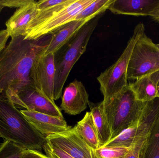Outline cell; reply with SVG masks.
Here are the masks:
<instances>
[{
  "mask_svg": "<svg viewBox=\"0 0 159 158\" xmlns=\"http://www.w3.org/2000/svg\"><path fill=\"white\" fill-rule=\"evenodd\" d=\"M50 39V34L36 40H26L24 36L11 38L0 53V97L10 99L34 87L30 79L32 67Z\"/></svg>",
  "mask_w": 159,
  "mask_h": 158,
  "instance_id": "cell-1",
  "label": "cell"
},
{
  "mask_svg": "<svg viewBox=\"0 0 159 158\" xmlns=\"http://www.w3.org/2000/svg\"><path fill=\"white\" fill-rule=\"evenodd\" d=\"M0 137L25 149L40 152L47 142L12 101L3 97H0Z\"/></svg>",
  "mask_w": 159,
  "mask_h": 158,
  "instance_id": "cell-2",
  "label": "cell"
},
{
  "mask_svg": "<svg viewBox=\"0 0 159 158\" xmlns=\"http://www.w3.org/2000/svg\"><path fill=\"white\" fill-rule=\"evenodd\" d=\"M103 14L87 22L71 39L55 53L54 101L60 98L68 76L75 64L87 49L89 41Z\"/></svg>",
  "mask_w": 159,
  "mask_h": 158,
  "instance_id": "cell-3",
  "label": "cell"
},
{
  "mask_svg": "<svg viewBox=\"0 0 159 158\" xmlns=\"http://www.w3.org/2000/svg\"><path fill=\"white\" fill-rule=\"evenodd\" d=\"M102 102L104 111L111 128L110 140L136 120L145 103L136 99L129 84L112 98Z\"/></svg>",
  "mask_w": 159,
  "mask_h": 158,
  "instance_id": "cell-4",
  "label": "cell"
},
{
  "mask_svg": "<svg viewBox=\"0 0 159 158\" xmlns=\"http://www.w3.org/2000/svg\"><path fill=\"white\" fill-rule=\"evenodd\" d=\"M144 32V24H137L120 57L97 77L103 100L110 99L128 86L127 73L129 61L135 43Z\"/></svg>",
  "mask_w": 159,
  "mask_h": 158,
  "instance_id": "cell-5",
  "label": "cell"
},
{
  "mask_svg": "<svg viewBox=\"0 0 159 158\" xmlns=\"http://www.w3.org/2000/svg\"><path fill=\"white\" fill-rule=\"evenodd\" d=\"M158 70L159 49L144 32L133 50L127 70V79L135 80Z\"/></svg>",
  "mask_w": 159,
  "mask_h": 158,
  "instance_id": "cell-6",
  "label": "cell"
},
{
  "mask_svg": "<svg viewBox=\"0 0 159 158\" xmlns=\"http://www.w3.org/2000/svg\"><path fill=\"white\" fill-rule=\"evenodd\" d=\"M44 50L34 60L31 70L30 79L33 86L38 92L55 101V53L44 55Z\"/></svg>",
  "mask_w": 159,
  "mask_h": 158,
  "instance_id": "cell-7",
  "label": "cell"
},
{
  "mask_svg": "<svg viewBox=\"0 0 159 158\" xmlns=\"http://www.w3.org/2000/svg\"><path fill=\"white\" fill-rule=\"evenodd\" d=\"M94 0H74L68 6L59 12L43 24L28 32L24 39L36 40L51 32L65 25L66 23L75 20L77 15L91 4Z\"/></svg>",
  "mask_w": 159,
  "mask_h": 158,
  "instance_id": "cell-8",
  "label": "cell"
},
{
  "mask_svg": "<svg viewBox=\"0 0 159 158\" xmlns=\"http://www.w3.org/2000/svg\"><path fill=\"white\" fill-rule=\"evenodd\" d=\"M47 142L62 149L73 158H99L96 150L89 146L80 136L75 126L61 133L51 135Z\"/></svg>",
  "mask_w": 159,
  "mask_h": 158,
  "instance_id": "cell-9",
  "label": "cell"
},
{
  "mask_svg": "<svg viewBox=\"0 0 159 158\" xmlns=\"http://www.w3.org/2000/svg\"><path fill=\"white\" fill-rule=\"evenodd\" d=\"M9 99L17 108L63 117L61 110L55 101L40 93L34 87L26 88Z\"/></svg>",
  "mask_w": 159,
  "mask_h": 158,
  "instance_id": "cell-10",
  "label": "cell"
},
{
  "mask_svg": "<svg viewBox=\"0 0 159 158\" xmlns=\"http://www.w3.org/2000/svg\"><path fill=\"white\" fill-rule=\"evenodd\" d=\"M20 111L31 125L45 138L51 135L66 131L71 128L68 126L64 117L27 109Z\"/></svg>",
  "mask_w": 159,
  "mask_h": 158,
  "instance_id": "cell-11",
  "label": "cell"
},
{
  "mask_svg": "<svg viewBox=\"0 0 159 158\" xmlns=\"http://www.w3.org/2000/svg\"><path fill=\"white\" fill-rule=\"evenodd\" d=\"M89 94L83 83L77 79L65 88L61 98V110L70 115H77L89 104Z\"/></svg>",
  "mask_w": 159,
  "mask_h": 158,
  "instance_id": "cell-12",
  "label": "cell"
},
{
  "mask_svg": "<svg viewBox=\"0 0 159 158\" xmlns=\"http://www.w3.org/2000/svg\"><path fill=\"white\" fill-rule=\"evenodd\" d=\"M159 7V0H114L108 9L116 15L152 17Z\"/></svg>",
  "mask_w": 159,
  "mask_h": 158,
  "instance_id": "cell-13",
  "label": "cell"
},
{
  "mask_svg": "<svg viewBox=\"0 0 159 158\" xmlns=\"http://www.w3.org/2000/svg\"><path fill=\"white\" fill-rule=\"evenodd\" d=\"M36 2L30 0L29 2L19 8L6 22V30L11 38L24 36L27 28L37 13Z\"/></svg>",
  "mask_w": 159,
  "mask_h": 158,
  "instance_id": "cell-14",
  "label": "cell"
},
{
  "mask_svg": "<svg viewBox=\"0 0 159 158\" xmlns=\"http://www.w3.org/2000/svg\"><path fill=\"white\" fill-rule=\"evenodd\" d=\"M92 19L74 20L66 23L51 32L50 39L43 55L56 53L66 44L87 22Z\"/></svg>",
  "mask_w": 159,
  "mask_h": 158,
  "instance_id": "cell-15",
  "label": "cell"
},
{
  "mask_svg": "<svg viewBox=\"0 0 159 158\" xmlns=\"http://www.w3.org/2000/svg\"><path fill=\"white\" fill-rule=\"evenodd\" d=\"M138 101L148 102L159 97L157 86L150 75L144 76L129 83Z\"/></svg>",
  "mask_w": 159,
  "mask_h": 158,
  "instance_id": "cell-16",
  "label": "cell"
},
{
  "mask_svg": "<svg viewBox=\"0 0 159 158\" xmlns=\"http://www.w3.org/2000/svg\"><path fill=\"white\" fill-rule=\"evenodd\" d=\"M91 113L98 133L100 148L108 143L111 139V130L104 111L102 101L90 107Z\"/></svg>",
  "mask_w": 159,
  "mask_h": 158,
  "instance_id": "cell-17",
  "label": "cell"
},
{
  "mask_svg": "<svg viewBox=\"0 0 159 158\" xmlns=\"http://www.w3.org/2000/svg\"><path fill=\"white\" fill-rule=\"evenodd\" d=\"M75 127L80 136L89 146L94 150L100 148L98 133L90 112H87Z\"/></svg>",
  "mask_w": 159,
  "mask_h": 158,
  "instance_id": "cell-18",
  "label": "cell"
},
{
  "mask_svg": "<svg viewBox=\"0 0 159 158\" xmlns=\"http://www.w3.org/2000/svg\"><path fill=\"white\" fill-rule=\"evenodd\" d=\"M114 0H94L91 4L82 10L75 17V20L92 19L108 9Z\"/></svg>",
  "mask_w": 159,
  "mask_h": 158,
  "instance_id": "cell-19",
  "label": "cell"
},
{
  "mask_svg": "<svg viewBox=\"0 0 159 158\" xmlns=\"http://www.w3.org/2000/svg\"><path fill=\"white\" fill-rule=\"evenodd\" d=\"M144 158H159V117L148 138Z\"/></svg>",
  "mask_w": 159,
  "mask_h": 158,
  "instance_id": "cell-20",
  "label": "cell"
},
{
  "mask_svg": "<svg viewBox=\"0 0 159 158\" xmlns=\"http://www.w3.org/2000/svg\"><path fill=\"white\" fill-rule=\"evenodd\" d=\"M133 145L130 147H100L96 150V154L99 158H121L129 153Z\"/></svg>",
  "mask_w": 159,
  "mask_h": 158,
  "instance_id": "cell-21",
  "label": "cell"
},
{
  "mask_svg": "<svg viewBox=\"0 0 159 158\" xmlns=\"http://www.w3.org/2000/svg\"><path fill=\"white\" fill-rule=\"evenodd\" d=\"M25 150L12 142L4 140L0 144V158H20Z\"/></svg>",
  "mask_w": 159,
  "mask_h": 158,
  "instance_id": "cell-22",
  "label": "cell"
},
{
  "mask_svg": "<svg viewBox=\"0 0 159 158\" xmlns=\"http://www.w3.org/2000/svg\"><path fill=\"white\" fill-rule=\"evenodd\" d=\"M149 135L135 142L129 153L121 158H144Z\"/></svg>",
  "mask_w": 159,
  "mask_h": 158,
  "instance_id": "cell-23",
  "label": "cell"
},
{
  "mask_svg": "<svg viewBox=\"0 0 159 158\" xmlns=\"http://www.w3.org/2000/svg\"><path fill=\"white\" fill-rule=\"evenodd\" d=\"M66 0H41L36 2L37 10H42L63 3Z\"/></svg>",
  "mask_w": 159,
  "mask_h": 158,
  "instance_id": "cell-24",
  "label": "cell"
},
{
  "mask_svg": "<svg viewBox=\"0 0 159 158\" xmlns=\"http://www.w3.org/2000/svg\"><path fill=\"white\" fill-rule=\"evenodd\" d=\"M30 0H0V3L4 7L18 8L26 4Z\"/></svg>",
  "mask_w": 159,
  "mask_h": 158,
  "instance_id": "cell-25",
  "label": "cell"
},
{
  "mask_svg": "<svg viewBox=\"0 0 159 158\" xmlns=\"http://www.w3.org/2000/svg\"><path fill=\"white\" fill-rule=\"evenodd\" d=\"M46 144L48 147L55 155L57 158H73L57 147L56 146L54 145L51 144L47 142H46Z\"/></svg>",
  "mask_w": 159,
  "mask_h": 158,
  "instance_id": "cell-26",
  "label": "cell"
},
{
  "mask_svg": "<svg viewBox=\"0 0 159 158\" xmlns=\"http://www.w3.org/2000/svg\"><path fill=\"white\" fill-rule=\"evenodd\" d=\"M20 158H49L42 152L35 150L25 149Z\"/></svg>",
  "mask_w": 159,
  "mask_h": 158,
  "instance_id": "cell-27",
  "label": "cell"
},
{
  "mask_svg": "<svg viewBox=\"0 0 159 158\" xmlns=\"http://www.w3.org/2000/svg\"><path fill=\"white\" fill-rule=\"evenodd\" d=\"M9 36L6 29L0 30V53L7 45Z\"/></svg>",
  "mask_w": 159,
  "mask_h": 158,
  "instance_id": "cell-28",
  "label": "cell"
},
{
  "mask_svg": "<svg viewBox=\"0 0 159 158\" xmlns=\"http://www.w3.org/2000/svg\"><path fill=\"white\" fill-rule=\"evenodd\" d=\"M150 77L157 86L159 96V70L151 74Z\"/></svg>",
  "mask_w": 159,
  "mask_h": 158,
  "instance_id": "cell-29",
  "label": "cell"
},
{
  "mask_svg": "<svg viewBox=\"0 0 159 158\" xmlns=\"http://www.w3.org/2000/svg\"><path fill=\"white\" fill-rule=\"evenodd\" d=\"M152 19L155 21L159 23V7L155 13V15L152 17Z\"/></svg>",
  "mask_w": 159,
  "mask_h": 158,
  "instance_id": "cell-30",
  "label": "cell"
},
{
  "mask_svg": "<svg viewBox=\"0 0 159 158\" xmlns=\"http://www.w3.org/2000/svg\"><path fill=\"white\" fill-rule=\"evenodd\" d=\"M46 154L49 158H57L55 155L50 151H47Z\"/></svg>",
  "mask_w": 159,
  "mask_h": 158,
  "instance_id": "cell-31",
  "label": "cell"
},
{
  "mask_svg": "<svg viewBox=\"0 0 159 158\" xmlns=\"http://www.w3.org/2000/svg\"><path fill=\"white\" fill-rule=\"evenodd\" d=\"M4 7V6L0 3V13H1V11H2V10Z\"/></svg>",
  "mask_w": 159,
  "mask_h": 158,
  "instance_id": "cell-32",
  "label": "cell"
},
{
  "mask_svg": "<svg viewBox=\"0 0 159 158\" xmlns=\"http://www.w3.org/2000/svg\"><path fill=\"white\" fill-rule=\"evenodd\" d=\"M157 46L158 48L159 49V44H157Z\"/></svg>",
  "mask_w": 159,
  "mask_h": 158,
  "instance_id": "cell-33",
  "label": "cell"
}]
</instances>
